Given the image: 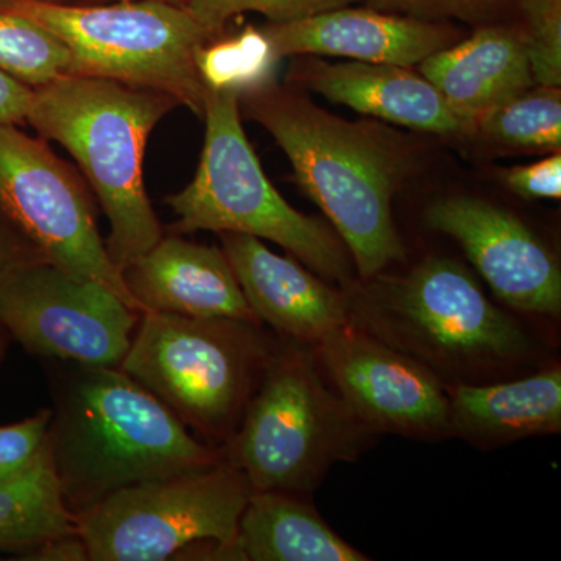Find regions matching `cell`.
Instances as JSON below:
<instances>
[{
  "instance_id": "21",
  "label": "cell",
  "mask_w": 561,
  "mask_h": 561,
  "mask_svg": "<svg viewBox=\"0 0 561 561\" xmlns=\"http://www.w3.org/2000/svg\"><path fill=\"white\" fill-rule=\"evenodd\" d=\"M77 534V515L62 500L46 442L24 468L0 481V552L25 553Z\"/></svg>"
},
{
  "instance_id": "15",
  "label": "cell",
  "mask_w": 561,
  "mask_h": 561,
  "mask_svg": "<svg viewBox=\"0 0 561 561\" xmlns=\"http://www.w3.org/2000/svg\"><path fill=\"white\" fill-rule=\"evenodd\" d=\"M280 60L290 55H328L413 68L453 46L457 32L443 21H424L375 9L323 11L305 20L261 28Z\"/></svg>"
},
{
  "instance_id": "25",
  "label": "cell",
  "mask_w": 561,
  "mask_h": 561,
  "mask_svg": "<svg viewBox=\"0 0 561 561\" xmlns=\"http://www.w3.org/2000/svg\"><path fill=\"white\" fill-rule=\"evenodd\" d=\"M356 0H184L183 7L214 39L228 21L245 11L264 14L268 22L280 24L311 18L323 11L348 7Z\"/></svg>"
},
{
  "instance_id": "17",
  "label": "cell",
  "mask_w": 561,
  "mask_h": 561,
  "mask_svg": "<svg viewBox=\"0 0 561 561\" xmlns=\"http://www.w3.org/2000/svg\"><path fill=\"white\" fill-rule=\"evenodd\" d=\"M291 79L330 102L412 130L440 136L471 130L449 108L437 88L412 68L306 60L291 69Z\"/></svg>"
},
{
  "instance_id": "33",
  "label": "cell",
  "mask_w": 561,
  "mask_h": 561,
  "mask_svg": "<svg viewBox=\"0 0 561 561\" xmlns=\"http://www.w3.org/2000/svg\"><path fill=\"white\" fill-rule=\"evenodd\" d=\"M527 21V31L561 22V0H516Z\"/></svg>"
},
{
  "instance_id": "3",
  "label": "cell",
  "mask_w": 561,
  "mask_h": 561,
  "mask_svg": "<svg viewBox=\"0 0 561 561\" xmlns=\"http://www.w3.org/2000/svg\"><path fill=\"white\" fill-rule=\"evenodd\" d=\"M345 284L348 323L434 373L483 383L534 359V339L483 294L460 262L426 257L408 275Z\"/></svg>"
},
{
  "instance_id": "12",
  "label": "cell",
  "mask_w": 561,
  "mask_h": 561,
  "mask_svg": "<svg viewBox=\"0 0 561 561\" xmlns=\"http://www.w3.org/2000/svg\"><path fill=\"white\" fill-rule=\"evenodd\" d=\"M313 351L328 381L375 434L449 437L445 383L420 362L350 323Z\"/></svg>"
},
{
  "instance_id": "36",
  "label": "cell",
  "mask_w": 561,
  "mask_h": 561,
  "mask_svg": "<svg viewBox=\"0 0 561 561\" xmlns=\"http://www.w3.org/2000/svg\"><path fill=\"white\" fill-rule=\"evenodd\" d=\"M10 2V0H0V3ZM47 2H68V0H47Z\"/></svg>"
},
{
  "instance_id": "22",
  "label": "cell",
  "mask_w": 561,
  "mask_h": 561,
  "mask_svg": "<svg viewBox=\"0 0 561 561\" xmlns=\"http://www.w3.org/2000/svg\"><path fill=\"white\" fill-rule=\"evenodd\" d=\"M474 128L491 142L519 151L561 149L560 88L531 87L486 111Z\"/></svg>"
},
{
  "instance_id": "20",
  "label": "cell",
  "mask_w": 561,
  "mask_h": 561,
  "mask_svg": "<svg viewBox=\"0 0 561 561\" xmlns=\"http://www.w3.org/2000/svg\"><path fill=\"white\" fill-rule=\"evenodd\" d=\"M238 548L249 561H367L306 502L287 491H253L239 522Z\"/></svg>"
},
{
  "instance_id": "30",
  "label": "cell",
  "mask_w": 561,
  "mask_h": 561,
  "mask_svg": "<svg viewBox=\"0 0 561 561\" xmlns=\"http://www.w3.org/2000/svg\"><path fill=\"white\" fill-rule=\"evenodd\" d=\"M33 90L0 70V124H27Z\"/></svg>"
},
{
  "instance_id": "2",
  "label": "cell",
  "mask_w": 561,
  "mask_h": 561,
  "mask_svg": "<svg viewBox=\"0 0 561 561\" xmlns=\"http://www.w3.org/2000/svg\"><path fill=\"white\" fill-rule=\"evenodd\" d=\"M239 110L287 154L297 183L331 220L360 279L404 260L391 214L411 169L401 142L375 125L334 116L275 80L239 95Z\"/></svg>"
},
{
  "instance_id": "8",
  "label": "cell",
  "mask_w": 561,
  "mask_h": 561,
  "mask_svg": "<svg viewBox=\"0 0 561 561\" xmlns=\"http://www.w3.org/2000/svg\"><path fill=\"white\" fill-rule=\"evenodd\" d=\"M0 11L20 14L54 33L70 51V76L164 92L203 116L195 55L214 38L180 3L10 0L0 3Z\"/></svg>"
},
{
  "instance_id": "27",
  "label": "cell",
  "mask_w": 561,
  "mask_h": 561,
  "mask_svg": "<svg viewBox=\"0 0 561 561\" xmlns=\"http://www.w3.org/2000/svg\"><path fill=\"white\" fill-rule=\"evenodd\" d=\"M51 409H41L20 423L0 426V481L24 470L46 442Z\"/></svg>"
},
{
  "instance_id": "6",
  "label": "cell",
  "mask_w": 561,
  "mask_h": 561,
  "mask_svg": "<svg viewBox=\"0 0 561 561\" xmlns=\"http://www.w3.org/2000/svg\"><path fill=\"white\" fill-rule=\"evenodd\" d=\"M279 337L254 321L142 312L121 364L190 430L224 449Z\"/></svg>"
},
{
  "instance_id": "32",
  "label": "cell",
  "mask_w": 561,
  "mask_h": 561,
  "mask_svg": "<svg viewBox=\"0 0 561 561\" xmlns=\"http://www.w3.org/2000/svg\"><path fill=\"white\" fill-rule=\"evenodd\" d=\"M24 559L39 561H88L87 546L79 534L55 538L25 553Z\"/></svg>"
},
{
  "instance_id": "23",
  "label": "cell",
  "mask_w": 561,
  "mask_h": 561,
  "mask_svg": "<svg viewBox=\"0 0 561 561\" xmlns=\"http://www.w3.org/2000/svg\"><path fill=\"white\" fill-rule=\"evenodd\" d=\"M278 61L264 32L251 25L232 38L209 41L195 55L203 88L239 95L273 80Z\"/></svg>"
},
{
  "instance_id": "5",
  "label": "cell",
  "mask_w": 561,
  "mask_h": 561,
  "mask_svg": "<svg viewBox=\"0 0 561 561\" xmlns=\"http://www.w3.org/2000/svg\"><path fill=\"white\" fill-rule=\"evenodd\" d=\"M373 435L328 381L312 346L279 337L238 431L221 451L253 491L305 496L332 465L356 460Z\"/></svg>"
},
{
  "instance_id": "14",
  "label": "cell",
  "mask_w": 561,
  "mask_h": 561,
  "mask_svg": "<svg viewBox=\"0 0 561 561\" xmlns=\"http://www.w3.org/2000/svg\"><path fill=\"white\" fill-rule=\"evenodd\" d=\"M220 239L251 311L278 337L313 348L348 324L343 291L297 257L278 256L253 236L220 232Z\"/></svg>"
},
{
  "instance_id": "28",
  "label": "cell",
  "mask_w": 561,
  "mask_h": 561,
  "mask_svg": "<svg viewBox=\"0 0 561 561\" xmlns=\"http://www.w3.org/2000/svg\"><path fill=\"white\" fill-rule=\"evenodd\" d=\"M504 181L516 195L535 201V198L561 197V154L552 153L545 160L529 165H518L504 173Z\"/></svg>"
},
{
  "instance_id": "19",
  "label": "cell",
  "mask_w": 561,
  "mask_h": 561,
  "mask_svg": "<svg viewBox=\"0 0 561 561\" xmlns=\"http://www.w3.org/2000/svg\"><path fill=\"white\" fill-rule=\"evenodd\" d=\"M419 72L470 128L486 111L535 87L524 33L502 27L479 28L435 51Z\"/></svg>"
},
{
  "instance_id": "4",
  "label": "cell",
  "mask_w": 561,
  "mask_h": 561,
  "mask_svg": "<svg viewBox=\"0 0 561 561\" xmlns=\"http://www.w3.org/2000/svg\"><path fill=\"white\" fill-rule=\"evenodd\" d=\"M176 106L164 92L95 77L66 76L33 90L27 124L79 162L108 217L105 247L121 272L164 236L144 184V154Z\"/></svg>"
},
{
  "instance_id": "1",
  "label": "cell",
  "mask_w": 561,
  "mask_h": 561,
  "mask_svg": "<svg viewBox=\"0 0 561 561\" xmlns=\"http://www.w3.org/2000/svg\"><path fill=\"white\" fill-rule=\"evenodd\" d=\"M50 360L54 408L46 448L62 500L76 515L127 486L225 460L221 449L197 440L121 368Z\"/></svg>"
},
{
  "instance_id": "9",
  "label": "cell",
  "mask_w": 561,
  "mask_h": 561,
  "mask_svg": "<svg viewBox=\"0 0 561 561\" xmlns=\"http://www.w3.org/2000/svg\"><path fill=\"white\" fill-rule=\"evenodd\" d=\"M253 486L228 461L138 483L77 513L91 561H164L183 553L241 560L239 522Z\"/></svg>"
},
{
  "instance_id": "24",
  "label": "cell",
  "mask_w": 561,
  "mask_h": 561,
  "mask_svg": "<svg viewBox=\"0 0 561 561\" xmlns=\"http://www.w3.org/2000/svg\"><path fill=\"white\" fill-rule=\"evenodd\" d=\"M70 51L54 33L20 14L0 11V70L32 90L70 76Z\"/></svg>"
},
{
  "instance_id": "29",
  "label": "cell",
  "mask_w": 561,
  "mask_h": 561,
  "mask_svg": "<svg viewBox=\"0 0 561 561\" xmlns=\"http://www.w3.org/2000/svg\"><path fill=\"white\" fill-rule=\"evenodd\" d=\"M524 38L535 84L560 88L561 22L527 31Z\"/></svg>"
},
{
  "instance_id": "16",
  "label": "cell",
  "mask_w": 561,
  "mask_h": 561,
  "mask_svg": "<svg viewBox=\"0 0 561 561\" xmlns=\"http://www.w3.org/2000/svg\"><path fill=\"white\" fill-rule=\"evenodd\" d=\"M142 312L227 317L261 323L251 311L227 254L169 236L122 271Z\"/></svg>"
},
{
  "instance_id": "31",
  "label": "cell",
  "mask_w": 561,
  "mask_h": 561,
  "mask_svg": "<svg viewBox=\"0 0 561 561\" xmlns=\"http://www.w3.org/2000/svg\"><path fill=\"white\" fill-rule=\"evenodd\" d=\"M39 261L38 254L0 221V289L14 273Z\"/></svg>"
},
{
  "instance_id": "18",
  "label": "cell",
  "mask_w": 561,
  "mask_h": 561,
  "mask_svg": "<svg viewBox=\"0 0 561 561\" xmlns=\"http://www.w3.org/2000/svg\"><path fill=\"white\" fill-rule=\"evenodd\" d=\"M449 437L496 448L537 435L560 434L561 368L513 381L445 383Z\"/></svg>"
},
{
  "instance_id": "13",
  "label": "cell",
  "mask_w": 561,
  "mask_h": 561,
  "mask_svg": "<svg viewBox=\"0 0 561 561\" xmlns=\"http://www.w3.org/2000/svg\"><path fill=\"white\" fill-rule=\"evenodd\" d=\"M426 221L459 243L505 305L529 316H560L559 264L518 217L481 198L449 197L427 208Z\"/></svg>"
},
{
  "instance_id": "7",
  "label": "cell",
  "mask_w": 561,
  "mask_h": 561,
  "mask_svg": "<svg viewBox=\"0 0 561 561\" xmlns=\"http://www.w3.org/2000/svg\"><path fill=\"white\" fill-rule=\"evenodd\" d=\"M205 146L190 186L168 197L173 234L239 232L278 243L324 280H351V254L334 228L280 197L241 124L239 92L203 88Z\"/></svg>"
},
{
  "instance_id": "35",
  "label": "cell",
  "mask_w": 561,
  "mask_h": 561,
  "mask_svg": "<svg viewBox=\"0 0 561 561\" xmlns=\"http://www.w3.org/2000/svg\"><path fill=\"white\" fill-rule=\"evenodd\" d=\"M7 341H9V334L0 328V362H2L3 354H5Z\"/></svg>"
},
{
  "instance_id": "34",
  "label": "cell",
  "mask_w": 561,
  "mask_h": 561,
  "mask_svg": "<svg viewBox=\"0 0 561 561\" xmlns=\"http://www.w3.org/2000/svg\"><path fill=\"white\" fill-rule=\"evenodd\" d=\"M117 0H68L66 3H84V5H94V3H110ZM162 2L180 3L183 5L184 0H162Z\"/></svg>"
},
{
  "instance_id": "11",
  "label": "cell",
  "mask_w": 561,
  "mask_h": 561,
  "mask_svg": "<svg viewBox=\"0 0 561 561\" xmlns=\"http://www.w3.org/2000/svg\"><path fill=\"white\" fill-rule=\"evenodd\" d=\"M139 319L102 284L50 262L25 265L0 289V328L47 360L121 368Z\"/></svg>"
},
{
  "instance_id": "10",
  "label": "cell",
  "mask_w": 561,
  "mask_h": 561,
  "mask_svg": "<svg viewBox=\"0 0 561 561\" xmlns=\"http://www.w3.org/2000/svg\"><path fill=\"white\" fill-rule=\"evenodd\" d=\"M0 124V221L44 262L95 280L142 313L110 260L94 198L44 140Z\"/></svg>"
},
{
  "instance_id": "26",
  "label": "cell",
  "mask_w": 561,
  "mask_h": 561,
  "mask_svg": "<svg viewBox=\"0 0 561 561\" xmlns=\"http://www.w3.org/2000/svg\"><path fill=\"white\" fill-rule=\"evenodd\" d=\"M513 0H365L370 9L424 21H483Z\"/></svg>"
}]
</instances>
